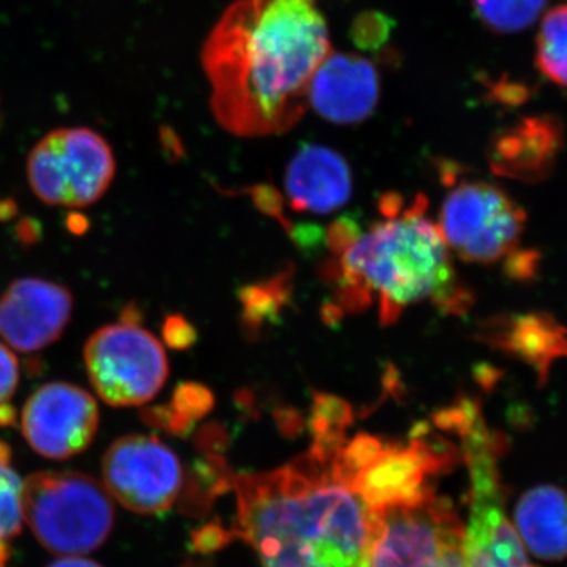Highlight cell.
<instances>
[{
  "label": "cell",
  "mask_w": 567,
  "mask_h": 567,
  "mask_svg": "<svg viewBox=\"0 0 567 567\" xmlns=\"http://www.w3.org/2000/svg\"><path fill=\"white\" fill-rule=\"evenodd\" d=\"M315 0H235L200 51L213 117L240 137L290 132L309 110V87L330 54Z\"/></svg>",
  "instance_id": "6da1fadb"
},
{
  "label": "cell",
  "mask_w": 567,
  "mask_h": 567,
  "mask_svg": "<svg viewBox=\"0 0 567 567\" xmlns=\"http://www.w3.org/2000/svg\"><path fill=\"white\" fill-rule=\"evenodd\" d=\"M334 454L311 447L271 472L230 480L238 532L264 567H369L371 507Z\"/></svg>",
  "instance_id": "7a4b0ae2"
},
{
  "label": "cell",
  "mask_w": 567,
  "mask_h": 567,
  "mask_svg": "<svg viewBox=\"0 0 567 567\" xmlns=\"http://www.w3.org/2000/svg\"><path fill=\"white\" fill-rule=\"evenodd\" d=\"M383 221L336 254L328 278L338 284L339 306L363 311L374 295L383 324L394 323L409 306L432 300L445 312L472 305L458 284L450 248L439 226L427 218V200L405 205L398 194L382 199Z\"/></svg>",
  "instance_id": "3957f363"
},
{
  "label": "cell",
  "mask_w": 567,
  "mask_h": 567,
  "mask_svg": "<svg viewBox=\"0 0 567 567\" xmlns=\"http://www.w3.org/2000/svg\"><path fill=\"white\" fill-rule=\"evenodd\" d=\"M22 513L41 546L52 554L96 550L114 527L110 492L80 472H40L22 488Z\"/></svg>",
  "instance_id": "277c9868"
},
{
  "label": "cell",
  "mask_w": 567,
  "mask_h": 567,
  "mask_svg": "<svg viewBox=\"0 0 567 567\" xmlns=\"http://www.w3.org/2000/svg\"><path fill=\"white\" fill-rule=\"evenodd\" d=\"M371 513L369 567H465L464 524L431 486Z\"/></svg>",
  "instance_id": "5b68a950"
},
{
  "label": "cell",
  "mask_w": 567,
  "mask_h": 567,
  "mask_svg": "<svg viewBox=\"0 0 567 567\" xmlns=\"http://www.w3.org/2000/svg\"><path fill=\"white\" fill-rule=\"evenodd\" d=\"M470 470L468 522L464 527L465 567H537L516 525L506 516L505 492L495 443L480 415L457 429Z\"/></svg>",
  "instance_id": "8992f818"
},
{
  "label": "cell",
  "mask_w": 567,
  "mask_h": 567,
  "mask_svg": "<svg viewBox=\"0 0 567 567\" xmlns=\"http://www.w3.org/2000/svg\"><path fill=\"white\" fill-rule=\"evenodd\" d=\"M33 194L51 207L85 208L99 203L117 171L114 152L102 134L85 126L52 130L28 156Z\"/></svg>",
  "instance_id": "52a82bcc"
},
{
  "label": "cell",
  "mask_w": 567,
  "mask_h": 567,
  "mask_svg": "<svg viewBox=\"0 0 567 567\" xmlns=\"http://www.w3.org/2000/svg\"><path fill=\"white\" fill-rule=\"evenodd\" d=\"M93 390L111 406H140L158 395L169 375L162 342L137 323L100 328L84 346Z\"/></svg>",
  "instance_id": "ba28073f"
},
{
  "label": "cell",
  "mask_w": 567,
  "mask_h": 567,
  "mask_svg": "<svg viewBox=\"0 0 567 567\" xmlns=\"http://www.w3.org/2000/svg\"><path fill=\"white\" fill-rule=\"evenodd\" d=\"M525 219V212L498 186L464 182L447 193L439 229L458 259L488 265L514 252Z\"/></svg>",
  "instance_id": "9c48e42d"
},
{
  "label": "cell",
  "mask_w": 567,
  "mask_h": 567,
  "mask_svg": "<svg viewBox=\"0 0 567 567\" xmlns=\"http://www.w3.org/2000/svg\"><path fill=\"white\" fill-rule=\"evenodd\" d=\"M103 483L126 509L159 514L173 507L181 494V458L156 436H122L104 454Z\"/></svg>",
  "instance_id": "30bf717a"
},
{
  "label": "cell",
  "mask_w": 567,
  "mask_h": 567,
  "mask_svg": "<svg viewBox=\"0 0 567 567\" xmlns=\"http://www.w3.org/2000/svg\"><path fill=\"white\" fill-rule=\"evenodd\" d=\"M100 410L95 398L81 386L52 382L25 402L21 431L40 456L65 461L84 453L95 440Z\"/></svg>",
  "instance_id": "8fae6325"
},
{
  "label": "cell",
  "mask_w": 567,
  "mask_h": 567,
  "mask_svg": "<svg viewBox=\"0 0 567 567\" xmlns=\"http://www.w3.org/2000/svg\"><path fill=\"white\" fill-rule=\"evenodd\" d=\"M73 306V295L62 284L17 279L0 295V338L17 352H40L61 338Z\"/></svg>",
  "instance_id": "7c38bea8"
},
{
  "label": "cell",
  "mask_w": 567,
  "mask_h": 567,
  "mask_svg": "<svg viewBox=\"0 0 567 567\" xmlns=\"http://www.w3.org/2000/svg\"><path fill=\"white\" fill-rule=\"evenodd\" d=\"M453 464V456L424 440L402 445L383 442L364 464L344 475L369 507L412 498L429 487V481Z\"/></svg>",
  "instance_id": "4fadbf2b"
},
{
  "label": "cell",
  "mask_w": 567,
  "mask_h": 567,
  "mask_svg": "<svg viewBox=\"0 0 567 567\" xmlns=\"http://www.w3.org/2000/svg\"><path fill=\"white\" fill-rule=\"evenodd\" d=\"M379 99L380 78L374 63L346 52L331 51L309 87V107L334 125L364 122L374 114Z\"/></svg>",
  "instance_id": "5bb4252c"
},
{
  "label": "cell",
  "mask_w": 567,
  "mask_h": 567,
  "mask_svg": "<svg viewBox=\"0 0 567 567\" xmlns=\"http://www.w3.org/2000/svg\"><path fill=\"white\" fill-rule=\"evenodd\" d=\"M352 171L338 152L305 145L286 171V192L295 212L328 215L352 197Z\"/></svg>",
  "instance_id": "9a60e30c"
},
{
  "label": "cell",
  "mask_w": 567,
  "mask_h": 567,
  "mask_svg": "<svg viewBox=\"0 0 567 567\" xmlns=\"http://www.w3.org/2000/svg\"><path fill=\"white\" fill-rule=\"evenodd\" d=\"M563 142V125L554 115H535L495 137L491 151L494 173L536 182L554 169Z\"/></svg>",
  "instance_id": "2e32d148"
},
{
  "label": "cell",
  "mask_w": 567,
  "mask_h": 567,
  "mask_svg": "<svg viewBox=\"0 0 567 567\" xmlns=\"http://www.w3.org/2000/svg\"><path fill=\"white\" fill-rule=\"evenodd\" d=\"M513 522L528 554L546 561L567 558V494L563 488H532L518 499Z\"/></svg>",
  "instance_id": "e0dca14e"
},
{
  "label": "cell",
  "mask_w": 567,
  "mask_h": 567,
  "mask_svg": "<svg viewBox=\"0 0 567 567\" xmlns=\"http://www.w3.org/2000/svg\"><path fill=\"white\" fill-rule=\"evenodd\" d=\"M496 344L505 347L537 368H547L555 353L563 352V330L543 316L518 317L509 327L498 330Z\"/></svg>",
  "instance_id": "ac0fdd59"
},
{
  "label": "cell",
  "mask_w": 567,
  "mask_h": 567,
  "mask_svg": "<svg viewBox=\"0 0 567 567\" xmlns=\"http://www.w3.org/2000/svg\"><path fill=\"white\" fill-rule=\"evenodd\" d=\"M213 404L215 399L207 388L197 383H183L175 390L169 405L147 410L144 420L164 431L182 435L192 427L194 421L210 412Z\"/></svg>",
  "instance_id": "d6986e66"
},
{
  "label": "cell",
  "mask_w": 567,
  "mask_h": 567,
  "mask_svg": "<svg viewBox=\"0 0 567 567\" xmlns=\"http://www.w3.org/2000/svg\"><path fill=\"white\" fill-rule=\"evenodd\" d=\"M536 66L547 80L567 87V6L544 18L536 40Z\"/></svg>",
  "instance_id": "ffe728a7"
},
{
  "label": "cell",
  "mask_w": 567,
  "mask_h": 567,
  "mask_svg": "<svg viewBox=\"0 0 567 567\" xmlns=\"http://www.w3.org/2000/svg\"><path fill=\"white\" fill-rule=\"evenodd\" d=\"M480 20L499 33L525 31L539 20L547 0H473Z\"/></svg>",
  "instance_id": "44dd1931"
},
{
  "label": "cell",
  "mask_w": 567,
  "mask_h": 567,
  "mask_svg": "<svg viewBox=\"0 0 567 567\" xmlns=\"http://www.w3.org/2000/svg\"><path fill=\"white\" fill-rule=\"evenodd\" d=\"M22 488L24 484L10 466L9 447L0 443V544L21 532Z\"/></svg>",
  "instance_id": "7402d4cb"
},
{
  "label": "cell",
  "mask_w": 567,
  "mask_h": 567,
  "mask_svg": "<svg viewBox=\"0 0 567 567\" xmlns=\"http://www.w3.org/2000/svg\"><path fill=\"white\" fill-rule=\"evenodd\" d=\"M287 278L274 279L251 286L241 292V301H244V320L246 327L251 331L260 330L268 320L278 316L282 303L289 298V287H287Z\"/></svg>",
  "instance_id": "603a6c76"
},
{
  "label": "cell",
  "mask_w": 567,
  "mask_h": 567,
  "mask_svg": "<svg viewBox=\"0 0 567 567\" xmlns=\"http://www.w3.org/2000/svg\"><path fill=\"white\" fill-rule=\"evenodd\" d=\"M391 35V20L385 14L368 11L353 22L352 40L358 48L375 51Z\"/></svg>",
  "instance_id": "cb8c5ba5"
},
{
  "label": "cell",
  "mask_w": 567,
  "mask_h": 567,
  "mask_svg": "<svg viewBox=\"0 0 567 567\" xmlns=\"http://www.w3.org/2000/svg\"><path fill=\"white\" fill-rule=\"evenodd\" d=\"M20 383V363L10 347L0 342V406L9 404Z\"/></svg>",
  "instance_id": "d4e9b609"
},
{
  "label": "cell",
  "mask_w": 567,
  "mask_h": 567,
  "mask_svg": "<svg viewBox=\"0 0 567 567\" xmlns=\"http://www.w3.org/2000/svg\"><path fill=\"white\" fill-rule=\"evenodd\" d=\"M164 341L173 349H188L196 341V331L188 320L181 316H173L164 323Z\"/></svg>",
  "instance_id": "484cf974"
},
{
  "label": "cell",
  "mask_w": 567,
  "mask_h": 567,
  "mask_svg": "<svg viewBox=\"0 0 567 567\" xmlns=\"http://www.w3.org/2000/svg\"><path fill=\"white\" fill-rule=\"evenodd\" d=\"M537 268V254L529 251H518L511 254L507 259L506 271L511 278L528 279L535 275Z\"/></svg>",
  "instance_id": "4316f807"
},
{
  "label": "cell",
  "mask_w": 567,
  "mask_h": 567,
  "mask_svg": "<svg viewBox=\"0 0 567 567\" xmlns=\"http://www.w3.org/2000/svg\"><path fill=\"white\" fill-rule=\"evenodd\" d=\"M495 92L498 93L499 102L517 104L528 99L527 87L518 84H502L495 85Z\"/></svg>",
  "instance_id": "83f0119b"
},
{
  "label": "cell",
  "mask_w": 567,
  "mask_h": 567,
  "mask_svg": "<svg viewBox=\"0 0 567 567\" xmlns=\"http://www.w3.org/2000/svg\"><path fill=\"white\" fill-rule=\"evenodd\" d=\"M219 535H221V529L205 528L194 544H196V547L199 548V550H213V548L218 547V543H221Z\"/></svg>",
  "instance_id": "f1b7e54d"
},
{
  "label": "cell",
  "mask_w": 567,
  "mask_h": 567,
  "mask_svg": "<svg viewBox=\"0 0 567 567\" xmlns=\"http://www.w3.org/2000/svg\"><path fill=\"white\" fill-rule=\"evenodd\" d=\"M48 567H103L99 563L92 561V559H85L80 557H66L58 559V561L51 563Z\"/></svg>",
  "instance_id": "f546056e"
}]
</instances>
